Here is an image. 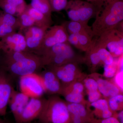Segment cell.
<instances>
[{"label": "cell", "instance_id": "obj_37", "mask_svg": "<svg viewBox=\"0 0 123 123\" xmlns=\"http://www.w3.org/2000/svg\"><path fill=\"white\" fill-rule=\"evenodd\" d=\"M84 90V85L80 82H76L73 84L71 91L77 93H83Z\"/></svg>", "mask_w": 123, "mask_h": 123}, {"label": "cell", "instance_id": "obj_38", "mask_svg": "<svg viewBox=\"0 0 123 123\" xmlns=\"http://www.w3.org/2000/svg\"><path fill=\"white\" fill-rule=\"evenodd\" d=\"M115 76L116 85L119 89L123 90V71L117 72Z\"/></svg>", "mask_w": 123, "mask_h": 123}, {"label": "cell", "instance_id": "obj_22", "mask_svg": "<svg viewBox=\"0 0 123 123\" xmlns=\"http://www.w3.org/2000/svg\"><path fill=\"white\" fill-rule=\"evenodd\" d=\"M17 18L19 23L18 30L20 31H23L30 27L36 26L32 18L25 11Z\"/></svg>", "mask_w": 123, "mask_h": 123}, {"label": "cell", "instance_id": "obj_21", "mask_svg": "<svg viewBox=\"0 0 123 123\" xmlns=\"http://www.w3.org/2000/svg\"><path fill=\"white\" fill-rule=\"evenodd\" d=\"M31 6L51 18V9L48 0H31Z\"/></svg>", "mask_w": 123, "mask_h": 123}, {"label": "cell", "instance_id": "obj_10", "mask_svg": "<svg viewBox=\"0 0 123 123\" xmlns=\"http://www.w3.org/2000/svg\"><path fill=\"white\" fill-rule=\"evenodd\" d=\"M1 51L4 53L27 51L26 43L24 35L13 32L0 40Z\"/></svg>", "mask_w": 123, "mask_h": 123}, {"label": "cell", "instance_id": "obj_4", "mask_svg": "<svg viewBox=\"0 0 123 123\" xmlns=\"http://www.w3.org/2000/svg\"><path fill=\"white\" fill-rule=\"evenodd\" d=\"M41 59L34 53L23 59L4 65H1L3 69L10 76L20 78L24 75L37 73L43 68Z\"/></svg>", "mask_w": 123, "mask_h": 123}, {"label": "cell", "instance_id": "obj_24", "mask_svg": "<svg viewBox=\"0 0 123 123\" xmlns=\"http://www.w3.org/2000/svg\"><path fill=\"white\" fill-rule=\"evenodd\" d=\"M95 47L101 63L104 65H110L113 63L115 58L106 48L97 47L95 45Z\"/></svg>", "mask_w": 123, "mask_h": 123}, {"label": "cell", "instance_id": "obj_20", "mask_svg": "<svg viewBox=\"0 0 123 123\" xmlns=\"http://www.w3.org/2000/svg\"><path fill=\"white\" fill-rule=\"evenodd\" d=\"M97 81L98 90L104 97L110 98L119 94L120 89L115 84L102 78H99Z\"/></svg>", "mask_w": 123, "mask_h": 123}, {"label": "cell", "instance_id": "obj_23", "mask_svg": "<svg viewBox=\"0 0 123 123\" xmlns=\"http://www.w3.org/2000/svg\"><path fill=\"white\" fill-rule=\"evenodd\" d=\"M61 93L64 94L66 101L70 103H81L83 100V93H77L71 90L69 91L63 88Z\"/></svg>", "mask_w": 123, "mask_h": 123}, {"label": "cell", "instance_id": "obj_3", "mask_svg": "<svg viewBox=\"0 0 123 123\" xmlns=\"http://www.w3.org/2000/svg\"><path fill=\"white\" fill-rule=\"evenodd\" d=\"M100 8L94 3L82 0H70L65 9L70 20L88 24Z\"/></svg>", "mask_w": 123, "mask_h": 123}, {"label": "cell", "instance_id": "obj_39", "mask_svg": "<svg viewBox=\"0 0 123 123\" xmlns=\"http://www.w3.org/2000/svg\"><path fill=\"white\" fill-rule=\"evenodd\" d=\"M99 123H120L117 117H111L108 118L99 120Z\"/></svg>", "mask_w": 123, "mask_h": 123}, {"label": "cell", "instance_id": "obj_27", "mask_svg": "<svg viewBox=\"0 0 123 123\" xmlns=\"http://www.w3.org/2000/svg\"><path fill=\"white\" fill-rule=\"evenodd\" d=\"M0 21L14 28L16 30L19 29V23L18 18L13 15L5 12L1 14Z\"/></svg>", "mask_w": 123, "mask_h": 123}, {"label": "cell", "instance_id": "obj_14", "mask_svg": "<svg viewBox=\"0 0 123 123\" xmlns=\"http://www.w3.org/2000/svg\"><path fill=\"white\" fill-rule=\"evenodd\" d=\"M30 98L14 89L9 100V106L15 122L18 120Z\"/></svg>", "mask_w": 123, "mask_h": 123}, {"label": "cell", "instance_id": "obj_46", "mask_svg": "<svg viewBox=\"0 0 123 123\" xmlns=\"http://www.w3.org/2000/svg\"><path fill=\"white\" fill-rule=\"evenodd\" d=\"M33 123V122H31V123Z\"/></svg>", "mask_w": 123, "mask_h": 123}, {"label": "cell", "instance_id": "obj_1", "mask_svg": "<svg viewBox=\"0 0 123 123\" xmlns=\"http://www.w3.org/2000/svg\"><path fill=\"white\" fill-rule=\"evenodd\" d=\"M95 18L91 27L96 37L115 29L123 21V0H116L103 6L98 11Z\"/></svg>", "mask_w": 123, "mask_h": 123}, {"label": "cell", "instance_id": "obj_31", "mask_svg": "<svg viewBox=\"0 0 123 123\" xmlns=\"http://www.w3.org/2000/svg\"><path fill=\"white\" fill-rule=\"evenodd\" d=\"M5 2L13 5L17 8V17L24 12L27 5L24 0H4Z\"/></svg>", "mask_w": 123, "mask_h": 123}, {"label": "cell", "instance_id": "obj_34", "mask_svg": "<svg viewBox=\"0 0 123 123\" xmlns=\"http://www.w3.org/2000/svg\"><path fill=\"white\" fill-rule=\"evenodd\" d=\"M85 86L88 91L98 90V84L97 81L92 78L86 79L84 81Z\"/></svg>", "mask_w": 123, "mask_h": 123}, {"label": "cell", "instance_id": "obj_13", "mask_svg": "<svg viewBox=\"0 0 123 123\" xmlns=\"http://www.w3.org/2000/svg\"><path fill=\"white\" fill-rule=\"evenodd\" d=\"M38 74L44 93L50 94L61 93L62 89L61 83L53 71L48 69Z\"/></svg>", "mask_w": 123, "mask_h": 123}, {"label": "cell", "instance_id": "obj_29", "mask_svg": "<svg viewBox=\"0 0 123 123\" xmlns=\"http://www.w3.org/2000/svg\"><path fill=\"white\" fill-rule=\"evenodd\" d=\"M82 51L86 52L92 43L93 37L87 34H76Z\"/></svg>", "mask_w": 123, "mask_h": 123}, {"label": "cell", "instance_id": "obj_16", "mask_svg": "<svg viewBox=\"0 0 123 123\" xmlns=\"http://www.w3.org/2000/svg\"><path fill=\"white\" fill-rule=\"evenodd\" d=\"M67 107L70 115L79 117L85 123H99V120L95 118L92 113L81 103H70Z\"/></svg>", "mask_w": 123, "mask_h": 123}, {"label": "cell", "instance_id": "obj_9", "mask_svg": "<svg viewBox=\"0 0 123 123\" xmlns=\"http://www.w3.org/2000/svg\"><path fill=\"white\" fill-rule=\"evenodd\" d=\"M12 78L3 69L0 68V117L6 114L9 100L14 88Z\"/></svg>", "mask_w": 123, "mask_h": 123}, {"label": "cell", "instance_id": "obj_18", "mask_svg": "<svg viewBox=\"0 0 123 123\" xmlns=\"http://www.w3.org/2000/svg\"><path fill=\"white\" fill-rule=\"evenodd\" d=\"M25 11L33 18L36 26L49 29L52 23L51 18L34 8L30 5H27Z\"/></svg>", "mask_w": 123, "mask_h": 123}, {"label": "cell", "instance_id": "obj_2", "mask_svg": "<svg viewBox=\"0 0 123 123\" xmlns=\"http://www.w3.org/2000/svg\"><path fill=\"white\" fill-rule=\"evenodd\" d=\"M38 119L40 123H72L67 104L57 97L46 99Z\"/></svg>", "mask_w": 123, "mask_h": 123}, {"label": "cell", "instance_id": "obj_6", "mask_svg": "<svg viewBox=\"0 0 123 123\" xmlns=\"http://www.w3.org/2000/svg\"><path fill=\"white\" fill-rule=\"evenodd\" d=\"M20 92L30 98L42 97L44 91L41 78L37 73H33L19 78Z\"/></svg>", "mask_w": 123, "mask_h": 123}, {"label": "cell", "instance_id": "obj_44", "mask_svg": "<svg viewBox=\"0 0 123 123\" xmlns=\"http://www.w3.org/2000/svg\"><path fill=\"white\" fill-rule=\"evenodd\" d=\"M1 51V49L0 44V52Z\"/></svg>", "mask_w": 123, "mask_h": 123}, {"label": "cell", "instance_id": "obj_36", "mask_svg": "<svg viewBox=\"0 0 123 123\" xmlns=\"http://www.w3.org/2000/svg\"><path fill=\"white\" fill-rule=\"evenodd\" d=\"M101 94L98 90L88 91V98L90 103L94 102L101 98Z\"/></svg>", "mask_w": 123, "mask_h": 123}, {"label": "cell", "instance_id": "obj_45", "mask_svg": "<svg viewBox=\"0 0 123 123\" xmlns=\"http://www.w3.org/2000/svg\"><path fill=\"white\" fill-rule=\"evenodd\" d=\"M1 0H0V3L1 2Z\"/></svg>", "mask_w": 123, "mask_h": 123}, {"label": "cell", "instance_id": "obj_43", "mask_svg": "<svg viewBox=\"0 0 123 123\" xmlns=\"http://www.w3.org/2000/svg\"><path fill=\"white\" fill-rule=\"evenodd\" d=\"M0 123H7L6 121L1 118V117H0Z\"/></svg>", "mask_w": 123, "mask_h": 123}, {"label": "cell", "instance_id": "obj_30", "mask_svg": "<svg viewBox=\"0 0 123 123\" xmlns=\"http://www.w3.org/2000/svg\"><path fill=\"white\" fill-rule=\"evenodd\" d=\"M52 12H59L65 10L68 0H48Z\"/></svg>", "mask_w": 123, "mask_h": 123}, {"label": "cell", "instance_id": "obj_26", "mask_svg": "<svg viewBox=\"0 0 123 123\" xmlns=\"http://www.w3.org/2000/svg\"><path fill=\"white\" fill-rule=\"evenodd\" d=\"M123 96L121 94H118L111 97L108 102V106L110 110L114 112L117 111H121L123 108Z\"/></svg>", "mask_w": 123, "mask_h": 123}, {"label": "cell", "instance_id": "obj_35", "mask_svg": "<svg viewBox=\"0 0 123 123\" xmlns=\"http://www.w3.org/2000/svg\"><path fill=\"white\" fill-rule=\"evenodd\" d=\"M68 42L70 45H72L76 48L82 50L81 47L80 46L78 37L76 34H68Z\"/></svg>", "mask_w": 123, "mask_h": 123}, {"label": "cell", "instance_id": "obj_5", "mask_svg": "<svg viewBox=\"0 0 123 123\" xmlns=\"http://www.w3.org/2000/svg\"><path fill=\"white\" fill-rule=\"evenodd\" d=\"M98 47L107 48L114 58L123 55V32L113 29L97 37L95 43Z\"/></svg>", "mask_w": 123, "mask_h": 123}, {"label": "cell", "instance_id": "obj_7", "mask_svg": "<svg viewBox=\"0 0 123 123\" xmlns=\"http://www.w3.org/2000/svg\"><path fill=\"white\" fill-rule=\"evenodd\" d=\"M68 33L62 25L50 27L46 31L42 44L36 55L39 56L44 51L54 45L68 43Z\"/></svg>", "mask_w": 123, "mask_h": 123}, {"label": "cell", "instance_id": "obj_33", "mask_svg": "<svg viewBox=\"0 0 123 123\" xmlns=\"http://www.w3.org/2000/svg\"><path fill=\"white\" fill-rule=\"evenodd\" d=\"M16 30L0 21V40L9 34L16 32Z\"/></svg>", "mask_w": 123, "mask_h": 123}, {"label": "cell", "instance_id": "obj_42", "mask_svg": "<svg viewBox=\"0 0 123 123\" xmlns=\"http://www.w3.org/2000/svg\"><path fill=\"white\" fill-rule=\"evenodd\" d=\"M98 0H86V1L88 2H91V3H94L97 1Z\"/></svg>", "mask_w": 123, "mask_h": 123}, {"label": "cell", "instance_id": "obj_17", "mask_svg": "<svg viewBox=\"0 0 123 123\" xmlns=\"http://www.w3.org/2000/svg\"><path fill=\"white\" fill-rule=\"evenodd\" d=\"M62 25L64 27L68 34H87L92 37H95L91 26L88 24L75 21H66Z\"/></svg>", "mask_w": 123, "mask_h": 123}, {"label": "cell", "instance_id": "obj_40", "mask_svg": "<svg viewBox=\"0 0 123 123\" xmlns=\"http://www.w3.org/2000/svg\"><path fill=\"white\" fill-rule=\"evenodd\" d=\"M115 0H98L97 1L93 3H94L99 8H101L103 6Z\"/></svg>", "mask_w": 123, "mask_h": 123}, {"label": "cell", "instance_id": "obj_19", "mask_svg": "<svg viewBox=\"0 0 123 123\" xmlns=\"http://www.w3.org/2000/svg\"><path fill=\"white\" fill-rule=\"evenodd\" d=\"M72 48L71 45L68 42L56 44L45 50L39 56L43 67L47 62L56 55Z\"/></svg>", "mask_w": 123, "mask_h": 123}, {"label": "cell", "instance_id": "obj_28", "mask_svg": "<svg viewBox=\"0 0 123 123\" xmlns=\"http://www.w3.org/2000/svg\"><path fill=\"white\" fill-rule=\"evenodd\" d=\"M118 60H115L110 65H104V75L107 78H112L116 75L118 70Z\"/></svg>", "mask_w": 123, "mask_h": 123}, {"label": "cell", "instance_id": "obj_12", "mask_svg": "<svg viewBox=\"0 0 123 123\" xmlns=\"http://www.w3.org/2000/svg\"><path fill=\"white\" fill-rule=\"evenodd\" d=\"M77 64L69 63L60 66L47 67L53 71L61 83L68 84L72 82L80 73Z\"/></svg>", "mask_w": 123, "mask_h": 123}, {"label": "cell", "instance_id": "obj_15", "mask_svg": "<svg viewBox=\"0 0 123 123\" xmlns=\"http://www.w3.org/2000/svg\"><path fill=\"white\" fill-rule=\"evenodd\" d=\"M83 62H84V58L78 56L72 48L52 57L46 62L44 67L60 66L68 63H78Z\"/></svg>", "mask_w": 123, "mask_h": 123}, {"label": "cell", "instance_id": "obj_41", "mask_svg": "<svg viewBox=\"0 0 123 123\" xmlns=\"http://www.w3.org/2000/svg\"><path fill=\"white\" fill-rule=\"evenodd\" d=\"M117 118L120 123H123V111L121 110L117 114Z\"/></svg>", "mask_w": 123, "mask_h": 123}, {"label": "cell", "instance_id": "obj_25", "mask_svg": "<svg viewBox=\"0 0 123 123\" xmlns=\"http://www.w3.org/2000/svg\"><path fill=\"white\" fill-rule=\"evenodd\" d=\"M91 106L94 108V111L92 113L99 118V116L103 111L110 109L108 102L105 99H99L94 102L91 103Z\"/></svg>", "mask_w": 123, "mask_h": 123}, {"label": "cell", "instance_id": "obj_11", "mask_svg": "<svg viewBox=\"0 0 123 123\" xmlns=\"http://www.w3.org/2000/svg\"><path fill=\"white\" fill-rule=\"evenodd\" d=\"M48 29L33 26L24 31L27 50L35 54L39 49Z\"/></svg>", "mask_w": 123, "mask_h": 123}, {"label": "cell", "instance_id": "obj_8", "mask_svg": "<svg viewBox=\"0 0 123 123\" xmlns=\"http://www.w3.org/2000/svg\"><path fill=\"white\" fill-rule=\"evenodd\" d=\"M46 101L42 97L30 98L16 123H31L38 119L43 111Z\"/></svg>", "mask_w": 123, "mask_h": 123}, {"label": "cell", "instance_id": "obj_32", "mask_svg": "<svg viewBox=\"0 0 123 123\" xmlns=\"http://www.w3.org/2000/svg\"><path fill=\"white\" fill-rule=\"evenodd\" d=\"M0 8L5 13L13 15L17 17V8L13 5L2 0L0 4Z\"/></svg>", "mask_w": 123, "mask_h": 123}]
</instances>
